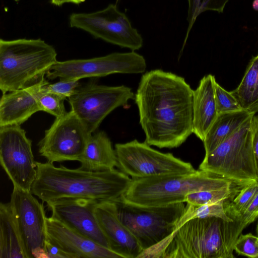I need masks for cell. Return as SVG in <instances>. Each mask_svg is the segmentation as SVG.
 I'll return each mask as SVG.
<instances>
[{"label":"cell","mask_w":258,"mask_h":258,"mask_svg":"<svg viewBox=\"0 0 258 258\" xmlns=\"http://www.w3.org/2000/svg\"><path fill=\"white\" fill-rule=\"evenodd\" d=\"M241 233L234 220L192 219L170 235L162 258H232Z\"/></svg>","instance_id":"3"},{"label":"cell","mask_w":258,"mask_h":258,"mask_svg":"<svg viewBox=\"0 0 258 258\" xmlns=\"http://www.w3.org/2000/svg\"><path fill=\"white\" fill-rule=\"evenodd\" d=\"M44 80L27 88L3 93L0 100V126L21 125L40 111L36 92Z\"/></svg>","instance_id":"18"},{"label":"cell","mask_w":258,"mask_h":258,"mask_svg":"<svg viewBox=\"0 0 258 258\" xmlns=\"http://www.w3.org/2000/svg\"><path fill=\"white\" fill-rule=\"evenodd\" d=\"M79 80H59L54 83L50 84L45 80L42 85V88L48 92L54 93L60 95L70 97L75 89L80 86Z\"/></svg>","instance_id":"30"},{"label":"cell","mask_w":258,"mask_h":258,"mask_svg":"<svg viewBox=\"0 0 258 258\" xmlns=\"http://www.w3.org/2000/svg\"><path fill=\"white\" fill-rule=\"evenodd\" d=\"M55 48L40 39H0L2 93L27 88L45 79L56 62Z\"/></svg>","instance_id":"5"},{"label":"cell","mask_w":258,"mask_h":258,"mask_svg":"<svg viewBox=\"0 0 258 258\" xmlns=\"http://www.w3.org/2000/svg\"><path fill=\"white\" fill-rule=\"evenodd\" d=\"M245 185L198 170L188 174L132 178L128 189L120 198L140 206H163L185 203L186 196L194 192Z\"/></svg>","instance_id":"4"},{"label":"cell","mask_w":258,"mask_h":258,"mask_svg":"<svg viewBox=\"0 0 258 258\" xmlns=\"http://www.w3.org/2000/svg\"><path fill=\"white\" fill-rule=\"evenodd\" d=\"M0 258H28L10 202L0 205Z\"/></svg>","instance_id":"22"},{"label":"cell","mask_w":258,"mask_h":258,"mask_svg":"<svg viewBox=\"0 0 258 258\" xmlns=\"http://www.w3.org/2000/svg\"><path fill=\"white\" fill-rule=\"evenodd\" d=\"M45 250L47 258H68L67 255L63 251L46 238L45 243Z\"/></svg>","instance_id":"33"},{"label":"cell","mask_w":258,"mask_h":258,"mask_svg":"<svg viewBox=\"0 0 258 258\" xmlns=\"http://www.w3.org/2000/svg\"><path fill=\"white\" fill-rule=\"evenodd\" d=\"M253 8L258 11V0H254L252 3Z\"/></svg>","instance_id":"35"},{"label":"cell","mask_w":258,"mask_h":258,"mask_svg":"<svg viewBox=\"0 0 258 258\" xmlns=\"http://www.w3.org/2000/svg\"><path fill=\"white\" fill-rule=\"evenodd\" d=\"M231 92L243 109L258 112V54L250 60L239 84Z\"/></svg>","instance_id":"23"},{"label":"cell","mask_w":258,"mask_h":258,"mask_svg":"<svg viewBox=\"0 0 258 258\" xmlns=\"http://www.w3.org/2000/svg\"><path fill=\"white\" fill-rule=\"evenodd\" d=\"M254 114L244 109L218 114L203 141L205 154L215 149Z\"/></svg>","instance_id":"21"},{"label":"cell","mask_w":258,"mask_h":258,"mask_svg":"<svg viewBox=\"0 0 258 258\" xmlns=\"http://www.w3.org/2000/svg\"><path fill=\"white\" fill-rule=\"evenodd\" d=\"M68 98L71 110L92 134L110 112L126 106L135 95L128 87L98 85L92 81L80 84Z\"/></svg>","instance_id":"9"},{"label":"cell","mask_w":258,"mask_h":258,"mask_svg":"<svg viewBox=\"0 0 258 258\" xmlns=\"http://www.w3.org/2000/svg\"><path fill=\"white\" fill-rule=\"evenodd\" d=\"M119 218L135 236L143 251L172 234L185 205L144 207L128 203L120 197L113 201Z\"/></svg>","instance_id":"7"},{"label":"cell","mask_w":258,"mask_h":258,"mask_svg":"<svg viewBox=\"0 0 258 258\" xmlns=\"http://www.w3.org/2000/svg\"><path fill=\"white\" fill-rule=\"evenodd\" d=\"M234 250L240 255L258 257V236L251 233L240 234L234 244Z\"/></svg>","instance_id":"29"},{"label":"cell","mask_w":258,"mask_h":258,"mask_svg":"<svg viewBox=\"0 0 258 258\" xmlns=\"http://www.w3.org/2000/svg\"><path fill=\"white\" fill-rule=\"evenodd\" d=\"M146 67L143 56L135 51L113 52L91 58L57 61L47 73L46 77L51 80L56 78L63 80H79L116 73H143Z\"/></svg>","instance_id":"10"},{"label":"cell","mask_w":258,"mask_h":258,"mask_svg":"<svg viewBox=\"0 0 258 258\" xmlns=\"http://www.w3.org/2000/svg\"><path fill=\"white\" fill-rule=\"evenodd\" d=\"M194 90L184 78L156 69L141 77L135 99L145 143L177 148L193 133Z\"/></svg>","instance_id":"1"},{"label":"cell","mask_w":258,"mask_h":258,"mask_svg":"<svg viewBox=\"0 0 258 258\" xmlns=\"http://www.w3.org/2000/svg\"><path fill=\"white\" fill-rule=\"evenodd\" d=\"M215 76H204L193 94V133L203 141L218 115L215 95Z\"/></svg>","instance_id":"19"},{"label":"cell","mask_w":258,"mask_h":258,"mask_svg":"<svg viewBox=\"0 0 258 258\" xmlns=\"http://www.w3.org/2000/svg\"><path fill=\"white\" fill-rule=\"evenodd\" d=\"M72 28L83 30L97 39L126 48L132 51L140 49L143 39L134 28L125 13L116 4H110L105 9L89 13H73L69 18Z\"/></svg>","instance_id":"11"},{"label":"cell","mask_w":258,"mask_h":258,"mask_svg":"<svg viewBox=\"0 0 258 258\" xmlns=\"http://www.w3.org/2000/svg\"><path fill=\"white\" fill-rule=\"evenodd\" d=\"M252 116L213 151L205 154L199 170L244 184L258 181L252 142Z\"/></svg>","instance_id":"6"},{"label":"cell","mask_w":258,"mask_h":258,"mask_svg":"<svg viewBox=\"0 0 258 258\" xmlns=\"http://www.w3.org/2000/svg\"><path fill=\"white\" fill-rule=\"evenodd\" d=\"M94 212L109 249L121 258H136L143 251L138 241L118 217L113 201L96 203Z\"/></svg>","instance_id":"16"},{"label":"cell","mask_w":258,"mask_h":258,"mask_svg":"<svg viewBox=\"0 0 258 258\" xmlns=\"http://www.w3.org/2000/svg\"><path fill=\"white\" fill-rule=\"evenodd\" d=\"M96 203L83 199L63 198L47 203L46 205L52 217L80 234L109 249L94 214Z\"/></svg>","instance_id":"15"},{"label":"cell","mask_w":258,"mask_h":258,"mask_svg":"<svg viewBox=\"0 0 258 258\" xmlns=\"http://www.w3.org/2000/svg\"><path fill=\"white\" fill-rule=\"evenodd\" d=\"M256 231L257 236H258V222H257V223L256 225Z\"/></svg>","instance_id":"36"},{"label":"cell","mask_w":258,"mask_h":258,"mask_svg":"<svg viewBox=\"0 0 258 258\" xmlns=\"http://www.w3.org/2000/svg\"><path fill=\"white\" fill-rule=\"evenodd\" d=\"M51 3L56 6H61L65 3H71L76 5H79L85 0H50Z\"/></svg>","instance_id":"34"},{"label":"cell","mask_w":258,"mask_h":258,"mask_svg":"<svg viewBox=\"0 0 258 258\" xmlns=\"http://www.w3.org/2000/svg\"><path fill=\"white\" fill-rule=\"evenodd\" d=\"M92 135L71 110L55 117L38 142V151L50 163L78 161Z\"/></svg>","instance_id":"12"},{"label":"cell","mask_w":258,"mask_h":258,"mask_svg":"<svg viewBox=\"0 0 258 258\" xmlns=\"http://www.w3.org/2000/svg\"><path fill=\"white\" fill-rule=\"evenodd\" d=\"M45 80L41 83L36 92L40 111L46 112L55 117L61 116L67 112L64 104V101L67 98L44 90L42 85Z\"/></svg>","instance_id":"27"},{"label":"cell","mask_w":258,"mask_h":258,"mask_svg":"<svg viewBox=\"0 0 258 258\" xmlns=\"http://www.w3.org/2000/svg\"><path fill=\"white\" fill-rule=\"evenodd\" d=\"M224 206V202H218L199 206L187 204L183 214L175 226L174 231L187 221L195 218L218 217L226 221L233 220L227 215Z\"/></svg>","instance_id":"24"},{"label":"cell","mask_w":258,"mask_h":258,"mask_svg":"<svg viewBox=\"0 0 258 258\" xmlns=\"http://www.w3.org/2000/svg\"><path fill=\"white\" fill-rule=\"evenodd\" d=\"M229 0H187L188 10L187 21V26L185 38L181 48L183 50L190 32L198 16L207 11H216L222 13L225 7Z\"/></svg>","instance_id":"25"},{"label":"cell","mask_w":258,"mask_h":258,"mask_svg":"<svg viewBox=\"0 0 258 258\" xmlns=\"http://www.w3.org/2000/svg\"><path fill=\"white\" fill-rule=\"evenodd\" d=\"M31 191L14 187L10 204L28 258H47L45 211Z\"/></svg>","instance_id":"14"},{"label":"cell","mask_w":258,"mask_h":258,"mask_svg":"<svg viewBox=\"0 0 258 258\" xmlns=\"http://www.w3.org/2000/svg\"><path fill=\"white\" fill-rule=\"evenodd\" d=\"M0 162L14 187L31 191L37 175L32 141L20 125L0 126Z\"/></svg>","instance_id":"13"},{"label":"cell","mask_w":258,"mask_h":258,"mask_svg":"<svg viewBox=\"0 0 258 258\" xmlns=\"http://www.w3.org/2000/svg\"><path fill=\"white\" fill-rule=\"evenodd\" d=\"M251 130L253 150L258 175V115L254 114L252 117Z\"/></svg>","instance_id":"32"},{"label":"cell","mask_w":258,"mask_h":258,"mask_svg":"<svg viewBox=\"0 0 258 258\" xmlns=\"http://www.w3.org/2000/svg\"><path fill=\"white\" fill-rule=\"evenodd\" d=\"M258 218V192L248 207L237 219L234 220L237 222L239 228L242 232L248 225Z\"/></svg>","instance_id":"31"},{"label":"cell","mask_w":258,"mask_h":258,"mask_svg":"<svg viewBox=\"0 0 258 258\" xmlns=\"http://www.w3.org/2000/svg\"><path fill=\"white\" fill-rule=\"evenodd\" d=\"M46 239L68 258H121L109 249L69 228L53 217H46Z\"/></svg>","instance_id":"17"},{"label":"cell","mask_w":258,"mask_h":258,"mask_svg":"<svg viewBox=\"0 0 258 258\" xmlns=\"http://www.w3.org/2000/svg\"><path fill=\"white\" fill-rule=\"evenodd\" d=\"M37 175L31 192L46 203L60 199H83L97 203L114 201L123 195L132 181L115 169L92 172L36 161Z\"/></svg>","instance_id":"2"},{"label":"cell","mask_w":258,"mask_h":258,"mask_svg":"<svg viewBox=\"0 0 258 258\" xmlns=\"http://www.w3.org/2000/svg\"><path fill=\"white\" fill-rule=\"evenodd\" d=\"M117 167L132 178L188 174L196 170L189 162L134 140L115 145Z\"/></svg>","instance_id":"8"},{"label":"cell","mask_w":258,"mask_h":258,"mask_svg":"<svg viewBox=\"0 0 258 258\" xmlns=\"http://www.w3.org/2000/svg\"><path fill=\"white\" fill-rule=\"evenodd\" d=\"M78 161L81 164L79 168L92 172L112 170L117 166L115 149L105 132L96 131L92 134Z\"/></svg>","instance_id":"20"},{"label":"cell","mask_w":258,"mask_h":258,"mask_svg":"<svg viewBox=\"0 0 258 258\" xmlns=\"http://www.w3.org/2000/svg\"><path fill=\"white\" fill-rule=\"evenodd\" d=\"M215 95L218 114L242 110L238 100L231 91H228L216 81Z\"/></svg>","instance_id":"28"},{"label":"cell","mask_w":258,"mask_h":258,"mask_svg":"<svg viewBox=\"0 0 258 258\" xmlns=\"http://www.w3.org/2000/svg\"><path fill=\"white\" fill-rule=\"evenodd\" d=\"M258 192V181L244 186L229 203L225 205L227 215L232 220L239 217Z\"/></svg>","instance_id":"26"}]
</instances>
